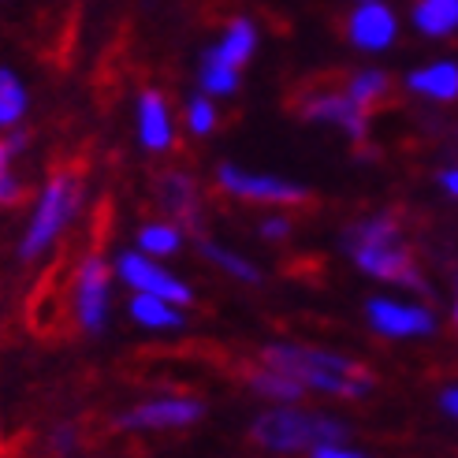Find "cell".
<instances>
[{"instance_id":"cell-1","label":"cell","mask_w":458,"mask_h":458,"mask_svg":"<svg viewBox=\"0 0 458 458\" xmlns=\"http://www.w3.org/2000/svg\"><path fill=\"white\" fill-rule=\"evenodd\" d=\"M261 361L268 369L291 377L294 384L310 387V392H325L335 399H365L373 392V373L361 361L332 351L299 347V343H272V347L261 351Z\"/></svg>"},{"instance_id":"cell-2","label":"cell","mask_w":458,"mask_h":458,"mask_svg":"<svg viewBox=\"0 0 458 458\" xmlns=\"http://www.w3.org/2000/svg\"><path fill=\"white\" fill-rule=\"evenodd\" d=\"M343 246H347L354 265L361 272H369L373 280L399 284V287H410V291H425L418 261H414V254H410V246L403 242V220L395 213L361 216L358 224L347 227Z\"/></svg>"},{"instance_id":"cell-3","label":"cell","mask_w":458,"mask_h":458,"mask_svg":"<svg viewBox=\"0 0 458 458\" xmlns=\"http://www.w3.org/2000/svg\"><path fill=\"white\" fill-rule=\"evenodd\" d=\"M82 182H86V168L82 160H56L49 179L38 194L34 216L27 224V235L19 242V258L22 261H38L45 250H49L64 232L67 224L75 220L79 205H82Z\"/></svg>"},{"instance_id":"cell-4","label":"cell","mask_w":458,"mask_h":458,"mask_svg":"<svg viewBox=\"0 0 458 458\" xmlns=\"http://www.w3.org/2000/svg\"><path fill=\"white\" fill-rule=\"evenodd\" d=\"M287 108L306 123H335L354 139V146H365L369 139V112H361L347 94V75L325 72L310 75L287 94Z\"/></svg>"},{"instance_id":"cell-5","label":"cell","mask_w":458,"mask_h":458,"mask_svg":"<svg viewBox=\"0 0 458 458\" xmlns=\"http://www.w3.org/2000/svg\"><path fill=\"white\" fill-rule=\"evenodd\" d=\"M254 444L276 454H294V451H317L328 444L347 440V425L325 418V414H310V410H294V406H276L254 421Z\"/></svg>"},{"instance_id":"cell-6","label":"cell","mask_w":458,"mask_h":458,"mask_svg":"<svg viewBox=\"0 0 458 458\" xmlns=\"http://www.w3.org/2000/svg\"><path fill=\"white\" fill-rule=\"evenodd\" d=\"M108 287L112 272L101 250H86L72 272V317L82 332H101L108 320Z\"/></svg>"},{"instance_id":"cell-7","label":"cell","mask_w":458,"mask_h":458,"mask_svg":"<svg viewBox=\"0 0 458 458\" xmlns=\"http://www.w3.org/2000/svg\"><path fill=\"white\" fill-rule=\"evenodd\" d=\"M216 187L232 198L242 201H258V205H306L310 191L299 182H287L276 175H258V172H242L235 165H220L216 168Z\"/></svg>"},{"instance_id":"cell-8","label":"cell","mask_w":458,"mask_h":458,"mask_svg":"<svg viewBox=\"0 0 458 458\" xmlns=\"http://www.w3.org/2000/svg\"><path fill=\"white\" fill-rule=\"evenodd\" d=\"M116 272H120V280L134 294H153V299H165L172 306H187L191 302V287L179 284L168 268H160L153 258L139 254V250H127V254H120Z\"/></svg>"},{"instance_id":"cell-9","label":"cell","mask_w":458,"mask_h":458,"mask_svg":"<svg viewBox=\"0 0 458 458\" xmlns=\"http://www.w3.org/2000/svg\"><path fill=\"white\" fill-rule=\"evenodd\" d=\"M201 414H205V406L194 395H157V399L131 406L120 418V428H134V432H142V428H182V425H194Z\"/></svg>"},{"instance_id":"cell-10","label":"cell","mask_w":458,"mask_h":458,"mask_svg":"<svg viewBox=\"0 0 458 458\" xmlns=\"http://www.w3.org/2000/svg\"><path fill=\"white\" fill-rule=\"evenodd\" d=\"M373 332L387 335V339H414V335H428L437 328V320L425 306H410V302H395V299H373L365 306Z\"/></svg>"},{"instance_id":"cell-11","label":"cell","mask_w":458,"mask_h":458,"mask_svg":"<svg viewBox=\"0 0 458 458\" xmlns=\"http://www.w3.org/2000/svg\"><path fill=\"white\" fill-rule=\"evenodd\" d=\"M157 201L172 220H179L182 227L198 232L201 227V194H198V182L194 175L179 172V168H168L157 175Z\"/></svg>"},{"instance_id":"cell-12","label":"cell","mask_w":458,"mask_h":458,"mask_svg":"<svg viewBox=\"0 0 458 458\" xmlns=\"http://www.w3.org/2000/svg\"><path fill=\"white\" fill-rule=\"evenodd\" d=\"M343 34H347L358 49H387L395 38V15L387 12L380 0H369V4H358L343 19Z\"/></svg>"},{"instance_id":"cell-13","label":"cell","mask_w":458,"mask_h":458,"mask_svg":"<svg viewBox=\"0 0 458 458\" xmlns=\"http://www.w3.org/2000/svg\"><path fill=\"white\" fill-rule=\"evenodd\" d=\"M139 134H142V146L153 153H165L172 146V116H168L165 94H157V89H146L139 101Z\"/></svg>"},{"instance_id":"cell-14","label":"cell","mask_w":458,"mask_h":458,"mask_svg":"<svg viewBox=\"0 0 458 458\" xmlns=\"http://www.w3.org/2000/svg\"><path fill=\"white\" fill-rule=\"evenodd\" d=\"M242 380L250 384V392H258L261 399H276V403H284V406H294V403L302 399V392H306L302 384H294L291 377L268 369L265 361H250L246 369H242Z\"/></svg>"},{"instance_id":"cell-15","label":"cell","mask_w":458,"mask_h":458,"mask_svg":"<svg viewBox=\"0 0 458 458\" xmlns=\"http://www.w3.org/2000/svg\"><path fill=\"white\" fill-rule=\"evenodd\" d=\"M27 131H12L8 139H0V205H22V198H27L22 179L12 172V160L27 149Z\"/></svg>"},{"instance_id":"cell-16","label":"cell","mask_w":458,"mask_h":458,"mask_svg":"<svg viewBox=\"0 0 458 458\" xmlns=\"http://www.w3.org/2000/svg\"><path fill=\"white\" fill-rule=\"evenodd\" d=\"M254 41H258L254 22H250V19H235L232 27H227L224 41L216 45V49H213L209 56H213L216 64H224L227 72H239V67L250 60V53H254Z\"/></svg>"},{"instance_id":"cell-17","label":"cell","mask_w":458,"mask_h":458,"mask_svg":"<svg viewBox=\"0 0 458 458\" xmlns=\"http://www.w3.org/2000/svg\"><path fill=\"white\" fill-rule=\"evenodd\" d=\"M347 94L361 112H380L387 101H392V79L384 72H354L347 75Z\"/></svg>"},{"instance_id":"cell-18","label":"cell","mask_w":458,"mask_h":458,"mask_svg":"<svg viewBox=\"0 0 458 458\" xmlns=\"http://www.w3.org/2000/svg\"><path fill=\"white\" fill-rule=\"evenodd\" d=\"M414 94H425L432 101H454L458 98V64H432L406 79Z\"/></svg>"},{"instance_id":"cell-19","label":"cell","mask_w":458,"mask_h":458,"mask_svg":"<svg viewBox=\"0 0 458 458\" xmlns=\"http://www.w3.org/2000/svg\"><path fill=\"white\" fill-rule=\"evenodd\" d=\"M414 22L428 38L458 30V0H414Z\"/></svg>"},{"instance_id":"cell-20","label":"cell","mask_w":458,"mask_h":458,"mask_svg":"<svg viewBox=\"0 0 458 458\" xmlns=\"http://www.w3.org/2000/svg\"><path fill=\"white\" fill-rule=\"evenodd\" d=\"M198 250H201L205 261H213L216 268H224L227 276H235V280H242V284H258V280H261V272L250 265L246 258H239L235 250H227V246H220V242H209V239H201V235H198Z\"/></svg>"},{"instance_id":"cell-21","label":"cell","mask_w":458,"mask_h":458,"mask_svg":"<svg viewBox=\"0 0 458 458\" xmlns=\"http://www.w3.org/2000/svg\"><path fill=\"white\" fill-rule=\"evenodd\" d=\"M131 317L146 328H179V306L165 302V299H153V294H134L131 299Z\"/></svg>"},{"instance_id":"cell-22","label":"cell","mask_w":458,"mask_h":458,"mask_svg":"<svg viewBox=\"0 0 458 458\" xmlns=\"http://www.w3.org/2000/svg\"><path fill=\"white\" fill-rule=\"evenodd\" d=\"M179 242H182L179 227L157 220V224H146L139 232V254H146V258H168V254H175V250H179Z\"/></svg>"},{"instance_id":"cell-23","label":"cell","mask_w":458,"mask_h":458,"mask_svg":"<svg viewBox=\"0 0 458 458\" xmlns=\"http://www.w3.org/2000/svg\"><path fill=\"white\" fill-rule=\"evenodd\" d=\"M22 112H27V89H22V82L8 67H0V131L15 127L22 120Z\"/></svg>"},{"instance_id":"cell-24","label":"cell","mask_w":458,"mask_h":458,"mask_svg":"<svg viewBox=\"0 0 458 458\" xmlns=\"http://www.w3.org/2000/svg\"><path fill=\"white\" fill-rule=\"evenodd\" d=\"M201 86L209 89V94H232L239 86V72H227L224 64H216L213 56L201 60Z\"/></svg>"},{"instance_id":"cell-25","label":"cell","mask_w":458,"mask_h":458,"mask_svg":"<svg viewBox=\"0 0 458 458\" xmlns=\"http://www.w3.org/2000/svg\"><path fill=\"white\" fill-rule=\"evenodd\" d=\"M187 127H191L194 134H209V131L216 127V108L209 105V98H194V101L187 105Z\"/></svg>"},{"instance_id":"cell-26","label":"cell","mask_w":458,"mask_h":458,"mask_svg":"<svg viewBox=\"0 0 458 458\" xmlns=\"http://www.w3.org/2000/svg\"><path fill=\"white\" fill-rule=\"evenodd\" d=\"M258 232H261V239H287L291 235V220L287 216H268Z\"/></svg>"},{"instance_id":"cell-27","label":"cell","mask_w":458,"mask_h":458,"mask_svg":"<svg viewBox=\"0 0 458 458\" xmlns=\"http://www.w3.org/2000/svg\"><path fill=\"white\" fill-rule=\"evenodd\" d=\"M313 458H361L358 451H351V447H343V444H328V447H317V451H310Z\"/></svg>"},{"instance_id":"cell-28","label":"cell","mask_w":458,"mask_h":458,"mask_svg":"<svg viewBox=\"0 0 458 458\" xmlns=\"http://www.w3.org/2000/svg\"><path fill=\"white\" fill-rule=\"evenodd\" d=\"M440 187H444L451 198H458V168H447V172L440 175Z\"/></svg>"},{"instance_id":"cell-29","label":"cell","mask_w":458,"mask_h":458,"mask_svg":"<svg viewBox=\"0 0 458 458\" xmlns=\"http://www.w3.org/2000/svg\"><path fill=\"white\" fill-rule=\"evenodd\" d=\"M444 410L451 418H458V387H447V392H444Z\"/></svg>"},{"instance_id":"cell-30","label":"cell","mask_w":458,"mask_h":458,"mask_svg":"<svg viewBox=\"0 0 458 458\" xmlns=\"http://www.w3.org/2000/svg\"><path fill=\"white\" fill-rule=\"evenodd\" d=\"M454 328H458V306H454Z\"/></svg>"},{"instance_id":"cell-31","label":"cell","mask_w":458,"mask_h":458,"mask_svg":"<svg viewBox=\"0 0 458 458\" xmlns=\"http://www.w3.org/2000/svg\"><path fill=\"white\" fill-rule=\"evenodd\" d=\"M361 4H369V0H361Z\"/></svg>"}]
</instances>
